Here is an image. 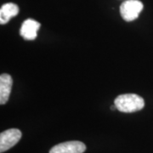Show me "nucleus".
<instances>
[{"instance_id":"8","label":"nucleus","mask_w":153,"mask_h":153,"mask_svg":"<svg viewBox=\"0 0 153 153\" xmlns=\"http://www.w3.org/2000/svg\"><path fill=\"white\" fill-rule=\"evenodd\" d=\"M111 110H113V111H115V110H117V106H116V105H111Z\"/></svg>"},{"instance_id":"7","label":"nucleus","mask_w":153,"mask_h":153,"mask_svg":"<svg viewBox=\"0 0 153 153\" xmlns=\"http://www.w3.org/2000/svg\"><path fill=\"white\" fill-rule=\"evenodd\" d=\"M19 14V7L13 3H7L0 9V23L4 25L10 22L11 18Z\"/></svg>"},{"instance_id":"3","label":"nucleus","mask_w":153,"mask_h":153,"mask_svg":"<svg viewBox=\"0 0 153 153\" xmlns=\"http://www.w3.org/2000/svg\"><path fill=\"white\" fill-rule=\"evenodd\" d=\"M22 132L17 128H10L0 134V152L3 153L12 148L22 138Z\"/></svg>"},{"instance_id":"5","label":"nucleus","mask_w":153,"mask_h":153,"mask_svg":"<svg viewBox=\"0 0 153 153\" xmlns=\"http://www.w3.org/2000/svg\"><path fill=\"white\" fill-rule=\"evenodd\" d=\"M41 24L33 19H27L22 23L20 35L25 40H34L38 36V31Z\"/></svg>"},{"instance_id":"4","label":"nucleus","mask_w":153,"mask_h":153,"mask_svg":"<svg viewBox=\"0 0 153 153\" xmlns=\"http://www.w3.org/2000/svg\"><path fill=\"white\" fill-rule=\"evenodd\" d=\"M86 151V146L81 141L72 140L60 143L50 149L49 153H83Z\"/></svg>"},{"instance_id":"2","label":"nucleus","mask_w":153,"mask_h":153,"mask_svg":"<svg viewBox=\"0 0 153 153\" xmlns=\"http://www.w3.org/2000/svg\"><path fill=\"white\" fill-rule=\"evenodd\" d=\"M143 7V4L139 0H126L120 6L121 16L126 22H133L139 17Z\"/></svg>"},{"instance_id":"6","label":"nucleus","mask_w":153,"mask_h":153,"mask_svg":"<svg viewBox=\"0 0 153 153\" xmlns=\"http://www.w3.org/2000/svg\"><path fill=\"white\" fill-rule=\"evenodd\" d=\"M13 80L10 75L4 73L0 76V104L5 105L10 95Z\"/></svg>"},{"instance_id":"1","label":"nucleus","mask_w":153,"mask_h":153,"mask_svg":"<svg viewBox=\"0 0 153 153\" xmlns=\"http://www.w3.org/2000/svg\"><path fill=\"white\" fill-rule=\"evenodd\" d=\"M114 104L117 109L121 112L132 113L140 111L145 106V101L142 97L135 94H124L115 99Z\"/></svg>"}]
</instances>
